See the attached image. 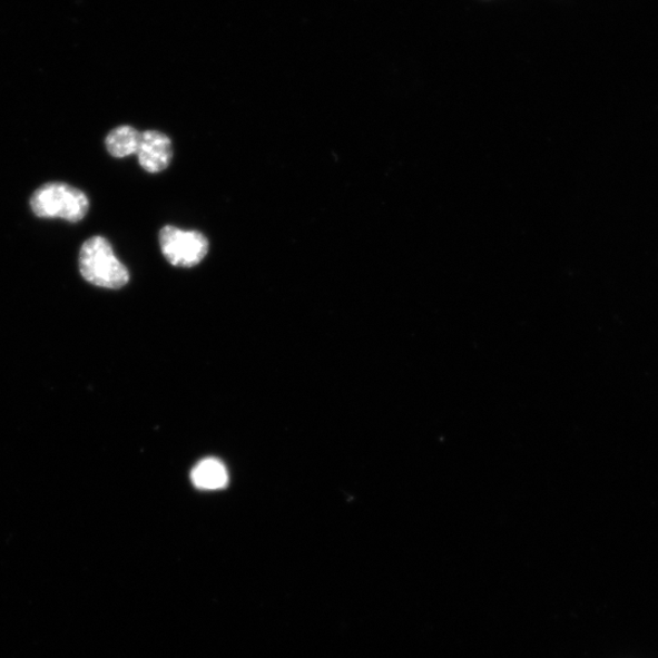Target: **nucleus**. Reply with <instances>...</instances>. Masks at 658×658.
Wrapping results in <instances>:
<instances>
[{
    "mask_svg": "<svg viewBox=\"0 0 658 658\" xmlns=\"http://www.w3.org/2000/svg\"><path fill=\"white\" fill-rule=\"evenodd\" d=\"M79 264L84 278L97 287L120 289L130 281V273L114 254L109 240L99 236L84 243Z\"/></svg>",
    "mask_w": 658,
    "mask_h": 658,
    "instance_id": "obj_1",
    "label": "nucleus"
},
{
    "mask_svg": "<svg viewBox=\"0 0 658 658\" xmlns=\"http://www.w3.org/2000/svg\"><path fill=\"white\" fill-rule=\"evenodd\" d=\"M159 243L165 259L176 267H195L209 253V240L198 230L165 226Z\"/></svg>",
    "mask_w": 658,
    "mask_h": 658,
    "instance_id": "obj_3",
    "label": "nucleus"
},
{
    "mask_svg": "<svg viewBox=\"0 0 658 658\" xmlns=\"http://www.w3.org/2000/svg\"><path fill=\"white\" fill-rule=\"evenodd\" d=\"M141 134L131 126H120L112 130L106 140V146L114 158H126L138 154Z\"/></svg>",
    "mask_w": 658,
    "mask_h": 658,
    "instance_id": "obj_6",
    "label": "nucleus"
},
{
    "mask_svg": "<svg viewBox=\"0 0 658 658\" xmlns=\"http://www.w3.org/2000/svg\"><path fill=\"white\" fill-rule=\"evenodd\" d=\"M137 155L141 169L149 174L161 173L173 160L171 139L159 131H146L141 134Z\"/></svg>",
    "mask_w": 658,
    "mask_h": 658,
    "instance_id": "obj_4",
    "label": "nucleus"
},
{
    "mask_svg": "<svg viewBox=\"0 0 658 658\" xmlns=\"http://www.w3.org/2000/svg\"><path fill=\"white\" fill-rule=\"evenodd\" d=\"M30 204L37 217L62 218L69 223L81 222L89 209V200L82 190L61 183L38 188Z\"/></svg>",
    "mask_w": 658,
    "mask_h": 658,
    "instance_id": "obj_2",
    "label": "nucleus"
},
{
    "mask_svg": "<svg viewBox=\"0 0 658 658\" xmlns=\"http://www.w3.org/2000/svg\"><path fill=\"white\" fill-rule=\"evenodd\" d=\"M190 479L193 484L200 490L224 489L228 484V472L225 464L214 458L200 461L193 469Z\"/></svg>",
    "mask_w": 658,
    "mask_h": 658,
    "instance_id": "obj_5",
    "label": "nucleus"
}]
</instances>
